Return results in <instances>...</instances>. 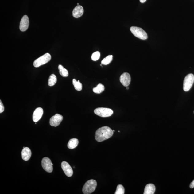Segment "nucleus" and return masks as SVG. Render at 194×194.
Returning <instances> with one entry per match:
<instances>
[{"mask_svg": "<svg viewBox=\"0 0 194 194\" xmlns=\"http://www.w3.org/2000/svg\"><path fill=\"white\" fill-rule=\"evenodd\" d=\"M113 130L108 126H103L96 130L95 138L98 142H102L111 138L113 136Z\"/></svg>", "mask_w": 194, "mask_h": 194, "instance_id": "1", "label": "nucleus"}, {"mask_svg": "<svg viewBox=\"0 0 194 194\" xmlns=\"http://www.w3.org/2000/svg\"><path fill=\"white\" fill-rule=\"evenodd\" d=\"M97 187V182L95 180H91L85 183L83 189V192L85 194L91 193L95 190Z\"/></svg>", "mask_w": 194, "mask_h": 194, "instance_id": "2", "label": "nucleus"}, {"mask_svg": "<svg viewBox=\"0 0 194 194\" xmlns=\"http://www.w3.org/2000/svg\"><path fill=\"white\" fill-rule=\"evenodd\" d=\"M130 30L134 36L141 40H146L148 38L147 33L140 27L132 26L130 27Z\"/></svg>", "mask_w": 194, "mask_h": 194, "instance_id": "3", "label": "nucleus"}, {"mask_svg": "<svg viewBox=\"0 0 194 194\" xmlns=\"http://www.w3.org/2000/svg\"><path fill=\"white\" fill-rule=\"evenodd\" d=\"M194 82V76L192 74H189L185 77L183 81V90L185 92L189 91L193 85Z\"/></svg>", "mask_w": 194, "mask_h": 194, "instance_id": "4", "label": "nucleus"}, {"mask_svg": "<svg viewBox=\"0 0 194 194\" xmlns=\"http://www.w3.org/2000/svg\"><path fill=\"white\" fill-rule=\"evenodd\" d=\"M94 112L96 115L102 117L111 116L113 113L112 110L105 107H99L95 110Z\"/></svg>", "mask_w": 194, "mask_h": 194, "instance_id": "5", "label": "nucleus"}, {"mask_svg": "<svg viewBox=\"0 0 194 194\" xmlns=\"http://www.w3.org/2000/svg\"><path fill=\"white\" fill-rule=\"evenodd\" d=\"M51 59V55L49 53H46L35 60L33 62V66L35 67H38L49 62Z\"/></svg>", "mask_w": 194, "mask_h": 194, "instance_id": "6", "label": "nucleus"}, {"mask_svg": "<svg viewBox=\"0 0 194 194\" xmlns=\"http://www.w3.org/2000/svg\"><path fill=\"white\" fill-rule=\"evenodd\" d=\"M41 165L44 169L48 173H51L53 170V164L51 160L48 157H44L42 159Z\"/></svg>", "mask_w": 194, "mask_h": 194, "instance_id": "7", "label": "nucleus"}, {"mask_svg": "<svg viewBox=\"0 0 194 194\" xmlns=\"http://www.w3.org/2000/svg\"><path fill=\"white\" fill-rule=\"evenodd\" d=\"M63 119L62 115L57 114L51 118L50 120V124L52 126L56 127L60 124Z\"/></svg>", "mask_w": 194, "mask_h": 194, "instance_id": "8", "label": "nucleus"}, {"mask_svg": "<svg viewBox=\"0 0 194 194\" xmlns=\"http://www.w3.org/2000/svg\"><path fill=\"white\" fill-rule=\"evenodd\" d=\"M120 81L122 85L125 87H128L131 81V77L128 73H124L120 76Z\"/></svg>", "mask_w": 194, "mask_h": 194, "instance_id": "9", "label": "nucleus"}, {"mask_svg": "<svg viewBox=\"0 0 194 194\" xmlns=\"http://www.w3.org/2000/svg\"><path fill=\"white\" fill-rule=\"evenodd\" d=\"M61 166L65 174L68 177H71L73 174V171L69 164L66 161H63L61 164Z\"/></svg>", "mask_w": 194, "mask_h": 194, "instance_id": "10", "label": "nucleus"}, {"mask_svg": "<svg viewBox=\"0 0 194 194\" xmlns=\"http://www.w3.org/2000/svg\"><path fill=\"white\" fill-rule=\"evenodd\" d=\"M29 25V21L28 17L27 15H24L21 20L20 29L21 31H25L28 29Z\"/></svg>", "mask_w": 194, "mask_h": 194, "instance_id": "11", "label": "nucleus"}, {"mask_svg": "<svg viewBox=\"0 0 194 194\" xmlns=\"http://www.w3.org/2000/svg\"><path fill=\"white\" fill-rule=\"evenodd\" d=\"M43 110L41 107H38L36 109L33 116V122H37L39 121L43 116Z\"/></svg>", "mask_w": 194, "mask_h": 194, "instance_id": "12", "label": "nucleus"}, {"mask_svg": "<svg viewBox=\"0 0 194 194\" xmlns=\"http://www.w3.org/2000/svg\"><path fill=\"white\" fill-rule=\"evenodd\" d=\"M84 12L83 8L82 6L78 5L73 9V16L75 18H78L83 15Z\"/></svg>", "mask_w": 194, "mask_h": 194, "instance_id": "13", "label": "nucleus"}, {"mask_svg": "<svg viewBox=\"0 0 194 194\" xmlns=\"http://www.w3.org/2000/svg\"><path fill=\"white\" fill-rule=\"evenodd\" d=\"M21 154L22 159L25 161H28L30 159L31 156V152L30 149L28 147H25L22 149Z\"/></svg>", "mask_w": 194, "mask_h": 194, "instance_id": "14", "label": "nucleus"}, {"mask_svg": "<svg viewBox=\"0 0 194 194\" xmlns=\"http://www.w3.org/2000/svg\"><path fill=\"white\" fill-rule=\"evenodd\" d=\"M155 187L153 184H149L146 185L145 188L144 194H153L155 193Z\"/></svg>", "mask_w": 194, "mask_h": 194, "instance_id": "15", "label": "nucleus"}, {"mask_svg": "<svg viewBox=\"0 0 194 194\" xmlns=\"http://www.w3.org/2000/svg\"><path fill=\"white\" fill-rule=\"evenodd\" d=\"M79 141L76 138L71 139L69 141L68 143V147L69 149H75L77 146L79 144Z\"/></svg>", "mask_w": 194, "mask_h": 194, "instance_id": "16", "label": "nucleus"}, {"mask_svg": "<svg viewBox=\"0 0 194 194\" xmlns=\"http://www.w3.org/2000/svg\"><path fill=\"white\" fill-rule=\"evenodd\" d=\"M58 69L60 74L63 77H68L69 75L68 72L66 68H65L62 65H59Z\"/></svg>", "mask_w": 194, "mask_h": 194, "instance_id": "17", "label": "nucleus"}, {"mask_svg": "<svg viewBox=\"0 0 194 194\" xmlns=\"http://www.w3.org/2000/svg\"><path fill=\"white\" fill-rule=\"evenodd\" d=\"M105 90L104 86L102 84H99L96 87H94L93 89V91L95 93L100 94L104 91Z\"/></svg>", "mask_w": 194, "mask_h": 194, "instance_id": "18", "label": "nucleus"}, {"mask_svg": "<svg viewBox=\"0 0 194 194\" xmlns=\"http://www.w3.org/2000/svg\"><path fill=\"white\" fill-rule=\"evenodd\" d=\"M57 82L56 76L54 74H52L50 76L48 81V85L50 86H54Z\"/></svg>", "mask_w": 194, "mask_h": 194, "instance_id": "19", "label": "nucleus"}, {"mask_svg": "<svg viewBox=\"0 0 194 194\" xmlns=\"http://www.w3.org/2000/svg\"><path fill=\"white\" fill-rule=\"evenodd\" d=\"M73 84L74 86L75 89L78 91H81L83 88V85L81 83H80L79 81H77L75 79L73 80Z\"/></svg>", "mask_w": 194, "mask_h": 194, "instance_id": "20", "label": "nucleus"}, {"mask_svg": "<svg viewBox=\"0 0 194 194\" xmlns=\"http://www.w3.org/2000/svg\"><path fill=\"white\" fill-rule=\"evenodd\" d=\"M113 56L109 55L104 58L102 61V64L107 65L110 63L113 60Z\"/></svg>", "mask_w": 194, "mask_h": 194, "instance_id": "21", "label": "nucleus"}, {"mask_svg": "<svg viewBox=\"0 0 194 194\" xmlns=\"http://www.w3.org/2000/svg\"><path fill=\"white\" fill-rule=\"evenodd\" d=\"M125 192V189L123 185L119 184L118 185L115 194H124Z\"/></svg>", "mask_w": 194, "mask_h": 194, "instance_id": "22", "label": "nucleus"}, {"mask_svg": "<svg viewBox=\"0 0 194 194\" xmlns=\"http://www.w3.org/2000/svg\"><path fill=\"white\" fill-rule=\"evenodd\" d=\"M100 52H96L93 53L91 56V59L92 60L96 61L100 58Z\"/></svg>", "mask_w": 194, "mask_h": 194, "instance_id": "23", "label": "nucleus"}, {"mask_svg": "<svg viewBox=\"0 0 194 194\" xmlns=\"http://www.w3.org/2000/svg\"><path fill=\"white\" fill-rule=\"evenodd\" d=\"M4 110H5V107L1 100L0 101V113H3Z\"/></svg>", "mask_w": 194, "mask_h": 194, "instance_id": "24", "label": "nucleus"}, {"mask_svg": "<svg viewBox=\"0 0 194 194\" xmlns=\"http://www.w3.org/2000/svg\"><path fill=\"white\" fill-rule=\"evenodd\" d=\"M190 187L191 188H194V180L192 182L190 185Z\"/></svg>", "mask_w": 194, "mask_h": 194, "instance_id": "25", "label": "nucleus"}, {"mask_svg": "<svg viewBox=\"0 0 194 194\" xmlns=\"http://www.w3.org/2000/svg\"><path fill=\"white\" fill-rule=\"evenodd\" d=\"M140 1L141 3H144L147 0H140Z\"/></svg>", "mask_w": 194, "mask_h": 194, "instance_id": "26", "label": "nucleus"}, {"mask_svg": "<svg viewBox=\"0 0 194 194\" xmlns=\"http://www.w3.org/2000/svg\"><path fill=\"white\" fill-rule=\"evenodd\" d=\"M126 89L127 90L129 89V87H126Z\"/></svg>", "mask_w": 194, "mask_h": 194, "instance_id": "27", "label": "nucleus"}, {"mask_svg": "<svg viewBox=\"0 0 194 194\" xmlns=\"http://www.w3.org/2000/svg\"><path fill=\"white\" fill-rule=\"evenodd\" d=\"M113 132H115V130H113Z\"/></svg>", "mask_w": 194, "mask_h": 194, "instance_id": "28", "label": "nucleus"}, {"mask_svg": "<svg viewBox=\"0 0 194 194\" xmlns=\"http://www.w3.org/2000/svg\"></svg>", "mask_w": 194, "mask_h": 194, "instance_id": "29", "label": "nucleus"}]
</instances>
